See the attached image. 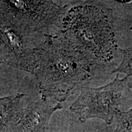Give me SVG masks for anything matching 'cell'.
Segmentation results:
<instances>
[{"label": "cell", "mask_w": 132, "mask_h": 132, "mask_svg": "<svg viewBox=\"0 0 132 132\" xmlns=\"http://www.w3.org/2000/svg\"><path fill=\"white\" fill-rule=\"evenodd\" d=\"M97 61L63 37L46 36L38 47L37 67L33 75L42 100L61 103L76 90L89 86Z\"/></svg>", "instance_id": "6da1fadb"}, {"label": "cell", "mask_w": 132, "mask_h": 132, "mask_svg": "<svg viewBox=\"0 0 132 132\" xmlns=\"http://www.w3.org/2000/svg\"><path fill=\"white\" fill-rule=\"evenodd\" d=\"M61 32L69 42L97 60L110 61L118 45L111 10L95 5H80L67 11Z\"/></svg>", "instance_id": "7a4b0ae2"}, {"label": "cell", "mask_w": 132, "mask_h": 132, "mask_svg": "<svg viewBox=\"0 0 132 132\" xmlns=\"http://www.w3.org/2000/svg\"><path fill=\"white\" fill-rule=\"evenodd\" d=\"M1 19L31 34L53 36L52 29L60 27L67 11L52 1L3 0Z\"/></svg>", "instance_id": "3957f363"}, {"label": "cell", "mask_w": 132, "mask_h": 132, "mask_svg": "<svg viewBox=\"0 0 132 132\" xmlns=\"http://www.w3.org/2000/svg\"><path fill=\"white\" fill-rule=\"evenodd\" d=\"M128 77L120 79L118 74L113 81L102 87H82L80 95L70 106V110L78 114L82 122L89 119L98 118L107 124H111L115 116L120 112L119 106L128 86Z\"/></svg>", "instance_id": "277c9868"}, {"label": "cell", "mask_w": 132, "mask_h": 132, "mask_svg": "<svg viewBox=\"0 0 132 132\" xmlns=\"http://www.w3.org/2000/svg\"><path fill=\"white\" fill-rule=\"evenodd\" d=\"M0 62L34 75L37 67L38 47L26 32L1 19Z\"/></svg>", "instance_id": "5b68a950"}, {"label": "cell", "mask_w": 132, "mask_h": 132, "mask_svg": "<svg viewBox=\"0 0 132 132\" xmlns=\"http://www.w3.org/2000/svg\"><path fill=\"white\" fill-rule=\"evenodd\" d=\"M62 108L61 103L35 102L26 107L24 114L11 132H47L52 115Z\"/></svg>", "instance_id": "8992f818"}, {"label": "cell", "mask_w": 132, "mask_h": 132, "mask_svg": "<svg viewBox=\"0 0 132 132\" xmlns=\"http://www.w3.org/2000/svg\"><path fill=\"white\" fill-rule=\"evenodd\" d=\"M23 96L19 94L0 99L1 132H11L23 118L26 111L21 104Z\"/></svg>", "instance_id": "52a82bcc"}, {"label": "cell", "mask_w": 132, "mask_h": 132, "mask_svg": "<svg viewBox=\"0 0 132 132\" xmlns=\"http://www.w3.org/2000/svg\"><path fill=\"white\" fill-rule=\"evenodd\" d=\"M123 55L121 63L111 73H123L127 76L132 77V47L125 50H120Z\"/></svg>", "instance_id": "ba28073f"}, {"label": "cell", "mask_w": 132, "mask_h": 132, "mask_svg": "<svg viewBox=\"0 0 132 132\" xmlns=\"http://www.w3.org/2000/svg\"><path fill=\"white\" fill-rule=\"evenodd\" d=\"M118 123L115 132H132V108L118 114Z\"/></svg>", "instance_id": "9c48e42d"}]
</instances>
